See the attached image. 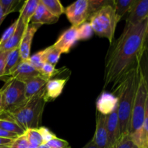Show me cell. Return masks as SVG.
<instances>
[{
    "label": "cell",
    "instance_id": "1",
    "mask_svg": "<svg viewBox=\"0 0 148 148\" xmlns=\"http://www.w3.org/2000/svg\"><path fill=\"white\" fill-rule=\"evenodd\" d=\"M148 18L136 25L126 24L122 33L113 41L106 56L104 88L116 86L137 66L146 49Z\"/></svg>",
    "mask_w": 148,
    "mask_h": 148
},
{
    "label": "cell",
    "instance_id": "2",
    "mask_svg": "<svg viewBox=\"0 0 148 148\" xmlns=\"http://www.w3.org/2000/svg\"><path fill=\"white\" fill-rule=\"evenodd\" d=\"M140 77V66L139 63L112 88L114 89V95L118 99L117 114L121 137L129 134L132 111Z\"/></svg>",
    "mask_w": 148,
    "mask_h": 148
},
{
    "label": "cell",
    "instance_id": "3",
    "mask_svg": "<svg viewBox=\"0 0 148 148\" xmlns=\"http://www.w3.org/2000/svg\"><path fill=\"white\" fill-rule=\"evenodd\" d=\"M44 95L45 90L27 100V103L17 111L6 114L25 132L30 129H38L46 103Z\"/></svg>",
    "mask_w": 148,
    "mask_h": 148
},
{
    "label": "cell",
    "instance_id": "4",
    "mask_svg": "<svg viewBox=\"0 0 148 148\" xmlns=\"http://www.w3.org/2000/svg\"><path fill=\"white\" fill-rule=\"evenodd\" d=\"M121 19L116 15L112 4H108L101 7L100 10L91 14L90 24L93 32L101 38H106L110 42L114 41V34L117 23Z\"/></svg>",
    "mask_w": 148,
    "mask_h": 148
},
{
    "label": "cell",
    "instance_id": "5",
    "mask_svg": "<svg viewBox=\"0 0 148 148\" xmlns=\"http://www.w3.org/2000/svg\"><path fill=\"white\" fill-rule=\"evenodd\" d=\"M1 90L2 113L11 114L23 107L27 103L25 95V85L13 78H10Z\"/></svg>",
    "mask_w": 148,
    "mask_h": 148
},
{
    "label": "cell",
    "instance_id": "6",
    "mask_svg": "<svg viewBox=\"0 0 148 148\" xmlns=\"http://www.w3.org/2000/svg\"><path fill=\"white\" fill-rule=\"evenodd\" d=\"M147 96V90L140 70V81L132 111L129 134L135 133L141 129L144 124L145 119V108Z\"/></svg>",
    "mask_w": 148,
    "mask_h": 148
},
{
    "label": "cell",
    "instance_id": "7",
    "mask_svg": "<svg viewBox=\"0 0 148 148\" xmlns=\"http://www.w3.org/2000/svg\"><path fill=\"white\" fill-rule=\"evenodd\" d=\"M64 13L72 26L78 27L89 20L88 0H78L64 9Z\"/></svg>",
    "mask_w": 148,
    "mask_h": 148
},
{
    "label": "cell",
    "instance_id": "8",
    "mask_svg": "<svg viewBox=\"0 0 148 148\" xmlns=\"http://www.w3.org/2000/svg\"><path fill=\"white\" fill-rule=\"evenodd\" d=\"M77 40V27L72 26L59 36L53 46L62 53H67Z\"/></svg>",
    "mask_w": 148,
    "mask_h": 148
},
{
    "label": "cell",
    "instance_id": "9",
    "mask_svg": "<svg viewBox=\"0 0 148 148\" xmlns=\"http://www.w3.org/2000/svg\"><path fill=\"white\" fill-rule=\"evenodd\" d=\"M106 126L108 133V148H111L121 138L117 108L106 116Z\"/></svg>",
    "mask_w": 148,
    "mask_h": 148
},
{
    "label": "cell",
    "instance_id": "10",
    "mask_svg": "<svg viewBox=\"0 0 148 148\" xmlns=\"http://www.w3.org/2000/svg\"><path fill=\"white\" fill-rule=\"evenodd\" d=\"M40 26V25L33 24V23H29L26 26L23 38L19 46V51H20V55L22 61L27 60L30 57V48H31L33 38Z\"/></svg>",
    "mask_w": 148,
    "mask_h": 148
},
{
    "label": "cell",
    "instance_id": "11",
    "mask_svg": "<svg viewBox=\"0 0 148 148\" xmlns=\"http://www.w3.org/2000/svg\"><path fill=\"white\" fill-rule=\"evenodd\" d=\"M40 72L36 70L28 61H21L10 75V78H13L24 83L25 81L36 77L40 76Z\"/></svg>",
    "mask_w": 148,
    "mask_h": 148
},
{
    "label": "cell",
    "instance_id": "12",
    "mask_svg": "<svg viewBox=\"0 0 148 148\" xmlns=\"http://www.w3.org/2000/svg\"><path fill=\"white\" fill-rule=\"evenodd\" d=\"M98 148H108V133L106 126V116L96 112V127L92 139Z\"/></svg>",
    "mask_w": 148,
    "mask_h": 148
},
{
    "label": "cell",
    "instance_id": "13",
    "mask_svg": "<svg viewBox=\"0 0 148 148\" xmlns=\"http://www.w3.org/2000/svg\"><path fill=\"white\" fill-rule=\"evenodd\" d=\"M147 18H148V0H136L126 20V24H138Z\"/></svg>",
    "mask_w": 148,
    "mask_h": 148
},
{
    "label": "cell",
    "instance_id": "14",
    "mask_svg": "<svg viewBox=\"0 0 148 148\" xmlns=\"http://www.w3.org/2000/svg\"><path fill=\"white\" fill-rule=\"evenodd\" d=\"M118 99L114 94L103 92L96 101L97 112L103 115H108L117 108Z\"/></svg>",
    "mask_w": 148,
    "mask_h": 148
},
{
    "label": "cell",
    "instance_id": "15",
    "mask_svg": "<svg viewBox=\"0 0 148 148\" xmlns=\"http://www.w3.org/2000/svg\"><path fill=\"white\" fill-rule=\"evenodd\" d=\"M26 25L23 21L21 17L19 16L17 18V25L14 33L12 36V37L9 39L7 43H4L1 48H0V51H10L19 48L20 44L22 38H23V34L25 33V30L26 28Z\"/></svg>",
    "mask_w": 148,
    "mask_h": 148
},
{
    "label": "cell",
    "instance_id": "16",
    "mask_svg": "<svg viewBox=\"0 0 148 148\" xmlns=\"http://www.w3.org/2000/svg\"><path fill=\"white\" fill-rule=\"evenodd\" d=\"M47 82L48 81L45 79L41 75L25 81L24 85L25 95L26 99H30L32 97L44 90Z\"/></svg>",
    "mask_w": 148,
    "mask_h": 148
},
{
    "label": "cell",
    "instance_id": "17",
    "mask_svg": "<svg viewBox=\"0 0 148 148\" xmlns=\"http://www.w3.org/2000/svg\"><path fill=\"white\" fill-rule=\"evenodd\" d=\"M66 82V79H51L45 88L44 99L46 102L56 99L61 95Z\"/></svg>",
    "mask_w": 148,
    "mask_h": 148
},
{
    "label": "cell",
    "instance_id": "18",
    "mask_svg": "<svg viewBox=\"0 0 148 148\" xmlns=\"http://www.w3.org/2000/svg\"><path fill=\"white\" fill-rule=\"evenodd\" d=\"M58 19L59 17L53 15L40 0L36 12L32 17L30 23L40 25L43 24L50 25L57 22Z\"/></svg>",
    "mask_w": 148,
    "mask_h": 148
},
{
    "label": "cell",
    "instance_id": "19",
    "mask_svg": "<svg viewBox=\"0 0 148 148\" xmlns=\"http://www.w3.org/2000/svg\"><path fill=\"white\" fill-rule=\"evenodd\" d=\"M0 128L8 132L17 134L18 136L23 135L25 133L24 130L4 113L0 114Z\"/></svg>",
    "mask_w": 148,
    "mask_h": 148
},
{
    "label": "cell",
    "instance_id": "20",
    "mask_svg": "<svg viewBox=\"0 0 148 148\" xmlns=\"http://www.w3.org/2000/svg\"><path fill=\"white\" fill-rule=\"evenodd\" d=\"M40 0H27L25 1L20 11V17L26 25L30 23L34 15Z\"/></svg>",
    "mask_w": 148,
    "mask_h": 148
},
{
    "label": "cell",
    "instance_id": "21",
    "mask_svg": "<svg viewBox=\"0 0 148 148\" xmlns=\"http://www.w3.org/2000/svg\"><path fill=\"white\" fill-rule=\"evenodd\" d=\"M132 140L138 148H148V118L145 117L144 124L140 130L130 134Z\"/></svg>",
    "mask_w": 148,
    "mask_h": 148
},
{
    "label": "cell",
    "instance_id": "22",
    "mask_svg": "<svg viewBox=\"0 0 148 148\" xmlns=\"http://www.w3.org/2000/svg\"><path fill=\"white\" fill-rule=\"evenodd\" d=\"M22 61L20 55L19 48L8 52L5 62V69H4V77L10 76L12 71L15 69L19 63Z\"/></svg>",
    "mask_w": 148,
    "mask_h": 148
},
{
    "label": "cell",
    "instance_id": "23",
    "mask_svg": "<svg viewBox=\"0 0 148 148\" xmlns=\"http://www.w3.org/2000/svg\"><path fill=\"white\" fill-rule=\"evenodd\" d=\"M135 1L136 0H114L113 7L116 15L121 19L127 13H130Z\"/></svg>",
    "mask_w": 148,
    "mask_h": 148
},
{
    "label": "cell",
    "instance_id": "24",
    "mask_svg": "<svg viewBox=\"0 0 148 148\" xmlns=\"http://www.w3.org/2000/svg\"><path fill=\"white\" fill-rule=\"evenodd\" d=\"M62 53L53 46H49L42 50V57L44 63H49L55 65L58 63Z\"/></svg>",
    "mask_w": 148,
    "mask_h": 148
},
{
    "label": "cell",
    "instance_id": "25",
    "mask_svg": "<svg viewBox=\"0 0 148 148\" xmlns=\"http://www.w3.org/2000/svg\"><path fill=\"white\" fill-rule=\"evenodd\" d=\"M29 143L28 148H37L43 144V139L38 129L27 130L25 133Z\"/></svg>",
    "mask_w": 148,
    "mask_h": 148
},
{
    "label": "cell",
    "instance_id": "26",
    "mask_svg": "<svg viewBox=\"0 0 148 148\" xmlns=\"http://www.w3.org/2000/svg\"><path fill=\"white\" fill-rule=\"evenodd\" d=\"M43 5L53 15L59 17L64 13V8L59 0H40Z\"/></svg>",
    "mask_w": 148,
    "mask_h": 148
},
{
    "label": "cell",
    "instance_id": "27",
    "mask_svg": "<svg viewBox=\"0 0 148 148\" xmlns=\"http://www.w3.org/2000/svg\"><path fill=\"white\" fill-rule=\"evenodd\" d=\"M78 40H85L89 39L93 33V30L90 23L85 22L77 27Z\"/></svg>",
    "mask_w": 148,
    "mask_h": 148
},
{
    "label": "cell",
    "instance_id": "28",
    "mask_svg": "<svg viewBox=\"0 0 148 148\" xmlns=\"http://www.w3.org/2000/svg\"><path fill=\"white\" fill-rule=\"evenodd\" d=\"M140 70H141L142 76L144 79L146 88L148 92V49L146 48L143 52L140 62Z\"/></svg>",
    "mask_w": 148,
    "mask_h": 148
},
{
    "label": "cell",
    "instance_id": "29",
    "mask_svg": "<svg viewBox=\"0 0 148 148\" xmlns=\"http://www.w3.org/2000/svg\"><path fill=\"white\" fill-rule=\"evenodd\" d=\"M111 148H138L132 140L130 134L122 136Z\"/></svg>",
    "mask_w": 148,
    "mask_h": 148
},
{
    "label": "cell",
    "instance_id": "30",
    "mask_svg": "<svg viewBox=\"0 0 148 148\" xmlns=\"http://www.w3.org/2000/svg\"><path fill=\"white\" fill-rule=\"evenodd\" d=\"M20 1L18 0H0V5L4 15L7 17L10 13L13 12L16 10Z\"/></svg>",
    "mask_w": 148,
    "mask_h": 148
},
{
    "label": "cell",
    "instance_id": "31",
    "mask_svg": "<svg viewBox=\"0 0 148 148\" xmlns=\"http://www.w3.org/2000/svg\"><path fill=\"white\" fill-rule=\"evenodd\" d=\"M108 4H112L113 5V1H106V0H88L90 17L91 16V14L98 11L101 7H104L106 5H108Z\"/></svg>",
    "mask_w": 148,
    "mask_h": 148
},
{
    "label": "cell",
    "instance_id": "32",
    "mask_svg": "<svg viewBox=\"0 0 148 148\" xmlns=\"http://www.w3.org/2000/svg\"><path fill=\"white\" fill-rule=\"evenodd\" d=\"M27 61L36 70L40 72L42 66L45 64L43 60V57H42V51L37 52L36 53L33 54V56H30Z\"/></svg>",
    "mask_w": 148,
    "mask_h": 148
},
{
    "label": "cell",
    "instance_id": "33",
    "mask_svg": "<svg viewBox=\"0 0 148 148\" xmlns=\"http://www.w3.org/2000/svg\"><path fill=\"white\" fill-rule=\"evenodd\" d=\"M56 73V69H55V66L49 63H45L40 71V75L47 81L51 79Z\"/></svg>",
    "mask_w": 148,
    "mask_h": 148
},
{
    "label": "cell",
    "instance_id": "34",
    "mask_svg": "<svg viewBox=\"0 0 148 148\" xmlns=\"http://www.w3.org/2000/svg\"><path fill=\"white\" fill-rule=\"evenodd\" d=\"M17 25V19L4 32L2 36L0 38V48L3 46L5 43H7L9 40V39L12 37V36L14 33Z\"/></svg>",
    "mask_w": 148,
    "mask_h": 148
},
{
    "label": "cell",
    "instance_id": "35",
    "mask_svg": "<svg viewBox=\"0 0 148 148\" xmlns=\"http://www.w3.org/2000/svg\"><path fill=\"white\" fill-rule=\"evenodd\" d=\"M29 143L25 134L19 136L12 143L10 148H28Z\"/></svg>",
    "mask_w": 148,
    "mask_h": 148
},
{
    "label": "cell",
    "instance_id": "36",
    "mask_svg": "<svg viewBox=\"0 0 148 148\" xmlns=\"http://www.w3.org/2000/svg\"><path fill=\"white\" fill-rule=\"evenodd\" d=\"M46 144L51 148H70L69 143L66 140L59 138L56 136Z\"/></svg>",
    "mask_w": 148,
    "mask_h": 148
},
{
    "label": "cell",
    "instance_id": "37",
    "mask_svg": "<svg viewBox=\"0 0 148 148\" xmlns=\"http://www.w3.org/2000/svg\"><path fill=\"white\" fill-rule=\"evenodd\" d=\"M38 130L39 132H40V134H41L42 139H43V143H45V144L56 137L55 134H53V133L49 131L48 129H46V127H39Z\"/></svg>",
    "mask_w": 148,
    "mask_h": 148
},
{
    "label": "cell",
    "instance_id": "38",
    "mask_svg": "<svg viewBox=\"0 0 148 148\" xmlns=\"http://www.w3.org/2000/svg\"><path fill=\"white\" fill-rule=\"evenodd\" d=\"M9 51H0V79L4 77V69L7 56Z\"/></svg>",
    "mask_w": 148,
    "mask_h": 148
},
{
    "label": "cell",
    "instance_id": "39",
    "mask_svg": "<svg viewBox=\"0 0 148 148\" xmlns=\"http://www.w3.org/2000/svg\"><path fill=\"white\" fill-rule=\"evenodd\" d=\"M19 137L17 134H14V133H10L8 132L5 131V130H2L0 128V138H6V139H10V140H14Z\"/></svg>",
    "mask_w": 148,
    "mask_h": 148
},
{
    "label": "cell",
    "instance_id": "40",
    "mask_svg": "<svg viewBox=\"0 0 148 148\" xmlns=\"http://www.w3.org/2000/svg\"><path fill=\"white\" fill-rule=\"evenodd\" d=\"M13 140H10V139L6 138H0V147L10 148Z\"/></svg>",
    "mask_w": 148,
    "mask_h": 148
},
{
    "label": "cell",
    "instance_id": "41",
    "mask_svg": "<svg viewBox=\"0 0 148 148\" xmlns=\"http://www.w3.org/2000/svg\"><path fill=\"white\" fill-rule=\"evenodd\" d=\"M82 148H98L95 146V145L94 144L93 141H92V140H90V141L88 142V143H87L86 145H85V146H84Z\"/></svg>",
    "mask_w": 148,
    "mask_h": 148
},
{
    "label": "cell",
    "instance_id": "42",
    "mask_svg": "<svg viewBox=\"0 0 148 148\" xmlns=\"http://www.w3.org/2000/svg\"><path fill=\"white\" fill-rule=\"evenodd\" d=\"M5 17H6V16L4 15V12H3L2 9H1V5H0V26H1V23H3V21H4V19H5Z\"/></svg>",
    "mask_w": 148,
    "mask_h": 148
},
{
    "label": "cell",
    "instance_id": "43",
    "mask_svg": "<svg viewBox=\"0 0 148 148\" xmlns=\"http://www.w3.org/2000/svg\"><path fill=\"white\" fill-rule=\"evenodd\" d=\"M145 117L148 118V96L147 98V102H146V108H145Z\"/></svg>",
    "mask_w": 148,
    "mask_h": 148
},
{
    "label": "cell",
    "instance_id": "44",
    "mask_svg": "<svg viewBox=\"0 0 148 148\" xmlns=\"http://www.w3.org/2000/svg\"><path fill=\"white\" fill-rule=\"evenodd\" d=\"M37 148H51V147H49V146H48L46 144H45V143H43V144L40 145L38 146Z\"/></svg>",
    "mask_w": 148,
    "mask_h": 148
},
{
    "label": "cell",
    "instance_id": "45",
    "mask_svg": "<svg viewBox=\"0 0 148 148\" xmlns=\"http://www.w3.org/2000/svg\"><path fill=\"white\" fill-rule=\"evenodd\" d=\"M146 48L148 49V31L147 34V38H146Z\"/></svg>",
    "mask_w": 148,
    "mask_h": 148
},
{
    "label": "cell",
    "instance_id": "46",
    "mask_svg": "<svg viewBox=\"0 0 148 148\" xmlns=\"http://www.w3.org/2000/svg\"><path fill=\"white\" fill-rule=\"evenodd\" d=\"M0 148H5V147H0Z\"/></svg>",
    "mask_w": 148,
    "mask_h": 148
}]
</instances>
